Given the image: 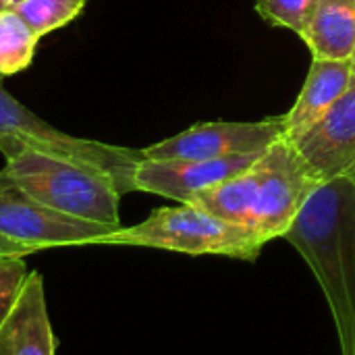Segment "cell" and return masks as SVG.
Masks as SVG:
<instances>
[{"label": "cell", "instance_id": "6da1fadb", "mask_svg": "<svg viewBox=\"0 0 355 355\" xmlns=\"http://www.w3.org/2000/svg\"><path fill=\"white\" fill-rule=\"evenodd\" d=\"M314 272L341 355H355V179L341 175L320 183L283 235Z\"/></svg>", "mask_w": 355, "mask_h": 355}, {"label": "cell", "instance_id": "7a4b0ae2", "mask_svg": "<svg viewBox=\"0 0 355 355\" xmlns=\"http://www.w3.org/2000/svg\"><path fill=\"white\" fill-rule=\"evenodd\" d=\"M318 185L320 181L295 146L279 139L250 168L196 193L189 204L243 227L268 243L289 231Z\"/></svg>", "mask_w": 355, "mask_h": 355}, {"label": "cell", "instance_id": "3957f363", "mask_svg": "<svg viewBox=\"0 0 355 355\" xmlns=\"http://www.w3.org/2000/svg\"><path fill=\"white\" fill-rule=\"evenodd\" d=\"M4 173L33 200L71 218L121 229V191L100 168L33 150L4 156Z\"/></svg>", "mask_w": 355, "mask_h": 355}, {"label": "cell", "instance_id": "277c9868", "mask_svg": "<svg viewBox=\"0 0 355 355\" xmlns=\"http://www.w3.org/2000/svg\"><path fill=\"white\" fill-rule=\"evenodd\" d=\"M100 245L154 248L187 256H225L254 262L266 243L243 227L191 204H179L156 208L146 220L116 229Z\"/></svg>", "mask_w": 355, "mask_h": 355}, {"label": "cell", "instance_id": "5b68a950", "mask_svg": "<svg viewBox=\"0 0 355 355\" xmlns=\"http://www.w3.org/2000/svg\"><path fill=\"white\" fill-rule=\"evenodd\" d=\"M17 150H33L96 166L114 181L121 196L137 191L135 171L144 160L141 150L73 137L31 112L0 83V152L8 156Z\"/></svg>", "mask_w": 355, "mask_h": 355}, {"label": "cell", "instance_id": "8992f818", "mask_svg": "<svg viewBox=\"0 0 355 355\" xmlns=\"http://www.w3.org/2000/svg\"><path fill=\"white\" fill-rule=\"evenodd\" d=\"M114 231L46 208L0 171V237L40 252L62 245H100Z\"/></svg>", "mask_w": 355, "mask_h": 355}, {"label": "cell", "instance_id": "52a82bcc", "mask_svg": "<svg viewBox=\"0 0 355 355\" xmlns=\"http://www.w3.org/2000/svg\"><path fill=\"white\" fill-rule=\"evenodd\" d=\"M283 139V116L252 123H198L168 139L141 148L148 160H212L264 152Z\"/></svg>", "mask_w": 355, "mask_h": 355}, {"label": "cell", "instance_id": "ba28073f", "mask_svg": "<svg viewBox=\"0 0 355 355\" xmlns=\"http://www.w3.org/2000/svg\"><path fill=\"white\" fill-rule=\"evenodd\" d=\"M262 152L212 158V160H148L144 158L135 171V189L156 193L179 204L212 185L233 179L250 168Z\"/></svg>", "mask_w": 355, "mask_h": 355}, {"label": "cell", "instance_id": "9c48e42d", "mask_svg": "<svg viewBox=\"0 0 355 355\" xmlns=\"http://www.w3.org/2000/svg\"><path fill=\"white\" fill-rule=\"evenodd\" d=\"M291 144L320 183L347 175L355 166V83Z\"/></svg>", "mask_w": 355, "mask_h": 355}, {"label": "cell", "instance_id": "30bf717a", "mask_svg": "<svg viewBox=\"0 0 355 355\" xmlns=\"http://www.w3.org/2000/svg\"><path fill=\"white\" fill-rule=\"evenodd\" d=\"M354 85L352 58H312L304 87L283 116V139L295 141L310 131Z\"/></svg>", "mask_w": 355, "mask_h": 355}, {"label": "cell", "instance_id": "8fae6325", "mask_svg": "<svg viewBox=\"0 0 355 355\" xmlns=\"http://www.w3.org/2000/svg\"><path fill=\"white\" fill-rule=\"evenodd\" d=\"M0 355H56L44 279L31 270L19 302L0 329Z\"/></svg>", "mask_w": 355, "mask_h": 355}, {"label": "cell", "instance_id": "7c38bea8", "mask_svg": "<svg viewBox=\"0 0 355 355\" xmlns=\"http://www.w3.org/2000/svg\"><path fill=\"white\" fill-rule=\"evenodd\" d=\"M312 58H352L355 50V0H318L302 35Z\"/></svg>", "mask_w": 355, "mask_h": 355}, {"label": "cell", "instance_id": "4fadbf2b", "mask_svg": "<svg viewBox=\"0 0 355 355\" xmlns=\"http://www.w3.org/2000/svg\"><path fill=\"white\" fill-rule=\"evenodd\" d=\"M37 35L12 8L0 10V77L21 73L35 58Z\"/></svg>", "mask_w": 355, "mask_h": 355}, {"label": "cell", "instance_id": "5bb4252c", "mask_svg": "<svg viewBox=\"0 0 355 355\" xmlns=\"http://www.w3.org/2000/svg\"><path fill=\"white\" fill-rule=\"evenodd\" d=\"M87 0H15L12 8L23 17L31 31L42 37L75 21Z\"/></svg>", "mask_w": 355, "mask_h": 355}, {"label": "cell", "instance_id": "9a60e30c", "mask_svg": "<svg viewBox=\"0 0 355 355\" xmlns=\"http://www.w3.org/2000/svg\"><path fill=\"white\" fill-rule=\"evenodd\" d=\"M318 0H256V12L272 27H283L300 37L308 31Z\"/></svg>", "mask_w": 355, "mask_h": 355}, {"label": "cell", "instance_id": "2e32d148", "mask_svg": "<svg viewBox=\"0 0 355 355\" xmlns=\"http://www.w3.org/2000/svg\"><path fill=\"white\" fill-rule=\"evenodd\" d=\"M29 272L25 256H0V329L12 314Z\"/></svg>", "mask_w": 355, "mask_h": 355}, {"label": "cell", "instance_id": "e0dca14e", "mask_svg": "<svg viewBox=\"0 0 355 355\" xmlns=\"http://www.w3.org/2000/svg\"><path fill=\"white\" fill-rule=\"evenodd\" d=\"M6 254H15V256H29V254H35V250L27 248V245H21V243H15V241H8L4 237H0V256H6Z\"/></svg>", "mask_w": 355, "mask_h": 355}, {"label": "cell", "instance_id": "ac0fdd59", "mask_svg": "<svg viewBox=\"0 0 355 355\" xmlns=\"http://www.w3.org/2000/svg\"><path fill=\"white\" fill-rule=\"evenodd\" d=\"M8 6H12V2H8V0H0V10H2V8H8Z\"/></svg>", "mask_w": 355, "mask_h": 355}, {"label": "cell", "instance_id": "d6986e66", "mask_svg": "<svg viewBox=\"0 0 355 355\" xmlns=\"http://www.w3.org/2000/svg\"><path fill=\"white\" fill-rule=\"evenodd\" d=\"M352 75H354V83H355V50L352 54Z\"/></svg>", "mask_w": 355, "mask_h": 355}, {"label": "cell", "instance_id": "ffe728a7", "mask_svg": "<svg viewBox=\"0 0 355 355\" xmlns=\"http://www.w3.org/2000/svg\"><path fill=\"white\" fill-rule=\"evenodd\" d=\"M347 177H352V179H355V166H354V168H352V171H349V173H347Z\"/></svg>", "mask_w": 355, "mask_h": 355}, {"label": "cell", "instance_id": "44dd1931", "mask_svg": "<svg viewBox=\"0 0 355 355\" xmlns=\"http://www.w3.org/2000/svg\"><path fill=\"white\" fill-rule=\"evenodd\" d=\"M8 2H12V4H15V0H8Z\"/></svg>", "mask_w": 355, "mask_h": 355}]
</instances>
